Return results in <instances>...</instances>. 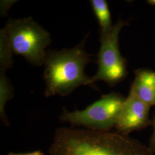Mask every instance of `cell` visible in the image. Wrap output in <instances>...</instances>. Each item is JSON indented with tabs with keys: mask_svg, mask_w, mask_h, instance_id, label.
<instances>
[{
	"mask_svg": "<svg viewBox=\"0 0 155 155\" xmlns=\"http://www.w3.org/2000/svg\"><path fill=\"white\" fill-rule=\"evenodd\" d=\"M13 51L3 30L0 31V68L5 72L13 64Z\"/></svg>",
	"mask_w": 155,
	"mask_h": 155,
	"instance_id": "30bf717a",
	"label": "cell"
},
{
	"mask_svg": "<svg viewBox=\"0 0 155 155\" xmlns=\"http://www.w3.org/2000/svg\"><path fill=\"white\" fill-rule=\"evenodd\" d=\"M16 2V1H1V15L5 17L8 10Z\"/></svg>",
	"mask_w": 155,
	"mask_h": 155,
	"instance_id": "8fae6325",
	"label": "cell"
},
{
	"mask_svg": "<svg viewBox=\"0 0 155 155\" xmlns=\"http://www.w3.org/2000/svg\"><path fill=\"white\" fill-rule=\"evenodd\" d=\"M8 155H45L44 153L41 152L40 150H36L32 152H29V153H13L11 152Z\"/></svg>",
	"mask_w": 155,
	"mask_h": 155,
	"instance_id": "4fadbf2b",
	"label": "cell"
},
{
	"mask_svg": "<svg viewBox=\"0 0 155 155\" xmlns=\"http://www.w3.org/2000/svg\"><path fill=\"white\" fill-rule=\"evenodd\" d=\"M13 88L10 81L6 76L5 72H0V117L1 120L8 125V121L6 116L5 108L6 104L11 100L13 96Z\"/></svg>",
	"mask_w": 155,
	"mask_h": 155,
	"instance_id": "9c48e42d",
	"label": "cell"
},
{
	"mask_svg": "<svg viewBox=\"0 0 155 155\" xmlns=\"http://www.w3.org/2000/svg\"><path fill=\"white\" fill-rule=\"evenodd\" d=\"M148 3L150 4V5H155V0H148Z\"/></svg>",
	"mask_w": 155,
	"mask_h": 155,
	"instance_id": "5bb4252c",
	"label": "cell"
},
{
	"mask_svg": "<svg viewBox=\"0 0 155 155\" xmlns=\"http://www.w3.org/2000/svg\"><path fill=\"white\" fill-rule=\"evenodd\" d=\"M88 36L72 48L47 51L43 63L45 97L66 96L82 85L96 89L92 77L84 72L86 65L93 61L92 55L85 49Z\"/></svg>",
	"mask_w": 155,
	"mask_h": 155,
	"instance_id": "7a4b0ae2",
	"label": "cell"
},
{
	"mask_svg": "<svg viewBox=\"0 0 155 155\" xmlns=\"http://www.w3.org/2000/svg\"><path fill=\"white\" fill-rule=\"evenodd\" d=\"M151 126H152L153 130V133L150 137L149 144V148L151 151L154 153H155V113L151 120Z\"/></svg>",
	"mask_w": 155,
	"mask_h": 155,
	"instance_id": "7c38bea8",
	"label": "cell"
},
{
	"mask_svg": "<svg viewBox=\"0 0 155 155\" xmlns=\"http://www.w3.org/2000/svg\"><path fill=\"white\" fill-rule=\"evenodd\" d=\"M135 77L130 91L149 106H155V71L140 68L134 71Z\"/></svg>",
	"mask_w": 155,
	"mask_h": 155,
	"instance_id": "52a82bcc",
	"label": "cell"
},
{
	"mask_svg": "<svg viewBox=\"0 0 155 155\" xmlns=\"http://www.w3.org/2000/svg\"><path fill=\"white\" fill-rule=\"evenodd\" d=\"M127 25V21L119 20L110 31L106 33L100 32L98 68L92 77L94 84L98 81H103L109 86H114L127 77V61L121 55L119 47L120 33Z\"/></svg>",
	"mask_w": 155,
	"mask_h": 155,
	"instance_id": "5b68a950",
	"label": "cell"
},
{
	"mask_svg": "<svg viewBox=\"0 0 155 155\" xmlns=\"http://www.w3.org/2000/svg\"><path fill=\"white\" fill-rule=\"evenodd\" d=\"M50 155H153L148 146L117 132L61 127Z\"/></svg>",
	"mask_w": 155,
	"mask_h": 155,
	"instance_id": "6da1fadb",
	"label": "cell"
},
{
	"mask_svg": "<svg viewBox=\"0 0 155 155\" xmlns=\"http://www.w3.org/2000/svg\"><path fill=\"white\" fill-rule=\"evenodd\" d=\"M125 99L121 94L111 92L102 95L83 110L71 112L63 109L60 120L89 129L110 131L116 125Z\"/></svg>",
	"mask_w": 155,
	"mask_h": 155,
	"instance_id": "277c9868",
	"label": "cell"
},
{
	"mask_svg": "<svg viewBox=\"0 0 155 155\" xmlns=\"http://www.w3.org/2000/svg\"><path fill=\"white\" fill-rule=\"evenodd\" d=\"M90 4L100 26V32L106 33L113 25L111 23L110 12L105 0H91Z\"/></svg>",
	"mask_w": 155,
	"mask_h": 155,
	"instance_id": "ba28073f",
	"label": "cell"
},
{
	"mask_svg": "<svg viewBox=\"0 0 155 155\" xmlns=\"http://www.w3.org/2000/svg\"><path fill=\"white\" fill-rule=\"evenodd\" d=\"M2 30L13 54L22 56L35 66L43 64L51 39L48 32L32 17L9 19Z\"/></svg>",
	"mask_w": 155,
	"mask_h": 155,
	"instance_id": "3957f363",
	"label": "cell"
},
{
	"mask_svg": "<svg viewBox=\"0 0 155 155\" xmlns=\"http://www.w3.org/2000/svg\"><path fill=\"white\" fill-rule=\"evenodd\" d=\"M150 107L130 91L117 120L115 126L116 132L128 135L151 125Z\"/></svg>",
	"mask_w": 155,
	"mask_h": 155,
	"instance_id": "8992f818",
	"label": "cell"
}]
</instances>
